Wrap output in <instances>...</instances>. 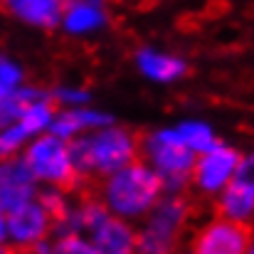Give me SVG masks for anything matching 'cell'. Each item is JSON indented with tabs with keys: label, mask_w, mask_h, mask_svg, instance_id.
Listing matches in <instances>:
<instances>
[{
	"label": "cell",
	"mask_w": 254,
	"mask_h": 254,
	"mask_svg": "<svg viewBox=\"0 0 254 254\" xmlns=\"http://www.w3.org/2000/svg\"><path fill=\"white\" fill-rule=\"evenodd\" d=\"M74 168L82 178H106L141 158V138L119 124H106L69 141Z\"/></svg>",
	"instance_id": "obj_1"
},
{
	"label": "cell",
	"mask_w": 254,
	"mask_h": 254,
	"mask_svg": "<svg viewBox=\"0 0 254 254\" xmlns=\"http://www.w3.org/2000/svg\"><path fill=\"white\" fill-rule=\"evenodd\" d=\"M163 192L166 190L158 173L143 158H136L116 173L101 178L99 200L106 205L111 215L128 222H138L148 215V210Z\"/></svg>",
	"instance_id": "obj_2"
},
{
	"label": "cell",
	"mask_w": 254,
	"mask_h": 254,
	"mask_svg": "<svg viewBox=\"0 0 254 254\" xmlns=\"http://www.w3.org/2000/svg\"><path fill=\"white\" fill-rule=\"evenodd\" d=\"M190 217L192 205L183 192H163L136 230L133 254H175Z\"/></svg>",
	"instance_id": "obj_3"
},
{
	"label": "cell",
	"mask_w": 254,
	"mask_h": 254,
	"mask_svg": "<svg viewBox=\"0 0 254 254\" xmlns=\"http://www.w3.org/2000/svg\"><path fill=\"white\" fill-rule=\"evenodd\" d=\"M20 158L27 166L37 185L64 188L72 192V190H77V185L82 180V175L74 168L72 153H69V141L55 136L52 131L35 136L22 148Z\"/></svg>",
	"instance_id": "obj_4"
},
{
	"label": "cell",
	"mask_w": 254,
	"mask_h": 254,
	"mask_svg": "<svg viewBox=\"0 0 254 254\" xmlns=\"http://www.w3.org/2000/svg\"><path fill=\"white\" fill-rule=\"evenodd\" d=\"M141 156L158 173L166 192H185L190 188V170L195 153L180 143L173 126L156 128L141 141Z\"/></svg>",
	"instance_id": "obj_5"
},
{
	"label": "cell",
	"mask_w": 254,
	"mask_h": 254,
	"mask_svg": "<svg viewBox=\"0 0 254 254\" xmlns=\"http://www.w3.org/2000/svg\"><path fill=\"white\" fill-rule=\"evenodd\" d=\"M240 161L242 153L237 148L217 141L212 148L195 156V163L190 170V188H195L205 197H215L232 183L240 168Z\"/></svg>",
	"instance_id": "obj_6"
},
{
	"label": "cell",
	"mask_w": 254,
	"mask_h": 254,
	"mask_svg": "<svg viewBox=\"0 0 254 254\" xmlns=\"http://www.w3.org/2000/svg\"><path fill=\"white\" fill-rule=\"evenodd\" d=\"M250 235H252L250 225L215 215L192 232L188 250L192 254H245L250 245Z\"/></svg>",
	"instance_id": "obj_7"
},
{
	"label": "cell",
	"mask_w": 254,
	"mask_h": 254,
	"mask_svg": "<svg viewBox=\"0 0 254 254\" xmlns=\"http://www.w3.org/2000/svg\"><path fill=\"white\" fill-rule=\"evenodd\" d=\"M52 225H55L52 217L35 197L5 215L7 242L15 250H32L37 242L47 240L52 235Z\"/></svg>",
	"instance_id": "obj_8"
},
{
	"label": "cell",
	"mask_w": 254,
	"mask_h": 254,
	"mask_svg": "<svg viewBox=\"0 0 254 254\" xmlns=\"http://www.w3.org/2000/svg\"><path fill=\"white\" fill-rule=\"evenodd\" d=\"M109 25L106 0H69L62 5L60 27L72 37H89Z\"/></svg>",
	"instance_id": "obj_9"
},
{
	"label": "cell",
	"mask_w": 254,
	"mask_h": 254,
	"mask_svg": "<svg viewBox=\"0 0 254 254\" xmlns=\"http://www.w3.org/2000/svg\"><path fill=\"white\" fill-rule=\"evenodd\" d=\"M37 188L40 185L35 183V178L30 175L20 156L0 161V212L2 215L32 200L37 195Z\"/></svg>",
	"instance_id": "obj_10"
},
{
	"label": "cell",
	"mask_w": 254,
	"mask_h": 254,
	"mask_svg": "<svg viewBox=\"0 0 254 254\" xmlns=\"http://www.w3.org/2000/svg\"><path fill=\"white\" fill-rule=\"evenodd\" d=\"M114 116L101 111V109H94L91 104L84 106H64V109H57L55 111V119L50 124V131L64 141H72L77 136H84L94 128H101L106 124H111Z\"/></svg>",
	"instance_id": "obj_11"
},
{
	"label": "cell",
	"mask_w": 254,
	"mask_h": 254,
	"mask_svg": "<svg viewBox=\"0 0 254 254\" xmlns=\"http://www.w3.org/2000/svg\"><path fill=\"white\" fill-rule=\"evenodd\" d=\"M89 242L96 254H133L136 250V227L128 220L106 215L89 235Z\"/></svg>",
	"instance_id": "obj_12"
},
{
	"label": "cell",
	"mask_w": 254,
	"mask_h": 254,
	"mask_svg": "<svg viewBox=\"0 0 254 254\" xmlns=\"http://www.w3.org/2000/svg\"><path fill=\"white\" fill-rule=\"evenodd\" d=\"M136 69L156 84H173L188 74V62L180 55H173L156 47H141L136 52Z\"/></svg>",
	"instance_id": "obj_13"
},
{
	"label": "cell",
	"mask_w": 254,
	"mask_h": 254,
	"mask_svg": "<svg viewBox=\"0 0 254 254\" xmlns=\"http://www.w3.org/2000/svg\"><path fill=\"white\" fill-rule=\"evenodd\" d=\"M215 215L242 225L254 222V185L232 178V183L215 195Z\"/></svg>",
	"instance_id": "obj_14"
},
{
	"label": "cell",
	"mask_w": 254,
	"mask_h": 254,
	"mask_svg": "<svg viewBox=\"0 0 254 254\" xmlns=\"http://www.w3.org/2000/svg\"><path fill=\"white\" fill-rule=\"evenodd\" d=\"M0 5L7 15H12L15 20L30 27H40V30L60 27L62 5H57L55 0H0Z\"/></svg>",
	"instance_id": "obj_15"
},
{
	"label": "cell",
	"mask_w": 254,
	"mask_h": 254,
	"mask_svg": "<svg viewBox=\"0 0 254 254\" xmlns=\"http://www.w3.org/2000/svg\"><path fill=\"white\" fill-rule=\"evenodd\" d=\"M173 131L180 138V143L185 148H190L195 156L202 153V151H207V148H212L220 141L217 133H215V128L207 121H202V119H185V121L175 124Z\"/></svg>",
	"instance_id": "obj_16"
},
{
	"label": "cell",
	"mask_w": 254,
	"mask_h": 254,
	"mask_svg": "<svg viewBox=\"0 0 254 254\" xmlns=\"http://www.w3.org/2000/svg\"><path fill=\"white\" fill-rule=\"evenodd\" d=\"M32 254H96L89 237L82 232H52L47 240L37 242Z\"/></svg>",
	"instance_id": "obj_17"
},
{
	"label": "cell",
	"mask_w": 254,
	"mask_h": 254,
	"mask_svg": "<svg viewBox=\"0 0 254 254\" xmlns=\"http://www.w3.org/2000/svg\"><path fill=\"white\" fill-rule=\"evenodd\" d=\"M32 138H35V136L27 131V126H25L20 119H15V121L0 126V161L20 156L22 148H25Z\"/></svg>",
	"instance_id": "obj_18"
},
{
	"label": "cell",
	"mask_w": 254,
	"mask_h": 254,
	"mask_svg": "<svg viewBox=\"0 0 254 254\" xmlns=\"http://www.w3.org/2000/svg\"><path fill=\"white\" fill-rule=\"evenodd\" d=\"M35 200L47 210V215L52 217V222H57L60 217L67 215V210L72 207V200H69V190L64 188H52V185H40L37 188V195Z\"/></svg>",
	"instance_id": "obj_19"
},
{
	"label": "cell",
	"mask_w": 254,
	"mask_h": 254,
	"mask_svg": "<svg viewBox=\"0 0 254 254\" xmlns=\"http://www.w3.org/2000/svg\"><path fill=\"white\" fill-rule=\"evenodd\" d=\"M50 99L55 101L57 109H64V106H84L91 104V91L84 86H74V84H62L55 86L50 91Z\"/></svg>",
	"instance_id": "obj_20"
},
{
	"label": "cell",
	"mask_w": 254,
	"mask_h": 254,
	"mask_svg": "<svg viewBox=\"0 0 254 254\" xmlns=\"http://www.w3.org/2000/svg\"><path fill=\"white\" fill-rule=\"evenodd\" d=\"M25 84V69L10 60V57H0V91H15Z\"/></svg>",
	"instance_id": "obj_21"
},
{
	"label": "cell",
	"mask_w": 254,
	"mask_h": 254,
	"mask_svg": "<svg viewBox=\"0 0 254 254\" xmlns=\"http://www.w3.org/2000/svg\"><path fill=\"white\" fill-rule=\"evenodd\" d=\"M235 178H240V180H245V183L254 185V153H250V156H242L240 168H237V175H235Z\"/></svg>",
	"instance_id": "obj_22"
},
{
	"label": "cell",
	"mask_w": 254,
	"mask_h": 254,
	"mask_svg": "<svg viewBox=\"0 0 254 254\" xmlns=\"http://www.w3.org/2000/svg\"><path fill=\"white\" fill-rule=\"evenodd\" d=\"M0 242H7V232H5V215L0 212Z\"/></svg>",
	"instance_id": "obj_23"
},
{
	"label": "cell",
	"mask_w": 254,
	"mask_h": 254,
	"mask_svg": "<svg viewBox=\"0 0 254 254\" xmlns=\"http://www.w3.org/2000/svg\"><path fill=\"white\" fill-rule=\"evenodd\" d=\"M245 254H254V230H252V235H250V245H247V252Z\"/></svg>",
	"instance_id": "obj_24"
},
{
	"label": "cell",
	"mask_w": 254,
	"mask_h": 254,
	"mask_svg": "<svg viewBox=\"0 0 254 254\" xmlns=\"http://www.w3.org/2000/svg\"><path fill=\"white\" fill-rule=\"evenodd\" d=\"M7 254H32V252H30V250H10Z\"/></svg>",
	"instance_id": "obj_25"
},
{
	"label": "cell",
	"mask_w": 254,
	"mask_h": 254,
	"mask_svg": "<svg viewBox=\"0 0 254 254\" xmlns=\"http://www.w3.org/2000/svg\"><path fill=\"white\" fill-rule=\"evenodd\" d=\"M10 250H7V242H0V254H7Z\"/></svg>",
	"instance_id": "obj_26"
},
{
	"label": "cell",
	"mask_w": 254,
	"mask_h": 254,
	"mask_svg": "<svg viewBox=\"0 0 254 254\" xmlns=\"http://www.w3.org/2000/svg\"><path fill=\"white\" fill-rule=\"evenodd\" d=\"M175 254H192V252H190V250H178Z\"/></svg>",
	"instance_id": "obj_27"
},
{
	"label": "cell",
	"mask_w": 254,
	"mask_h": 254,
	"mask_svg": "<svg viewBox=\"0 0 254 254\" xmlns=\"http://www.w3.org/2000/svg\"><path fill=\"white\" fill-rule=\"evenodd\" d=\"M55 2H57V5H64V2H69V0H55Z\"/></svg>",
	"instance_id": "obj_28"
}]
</instances>
